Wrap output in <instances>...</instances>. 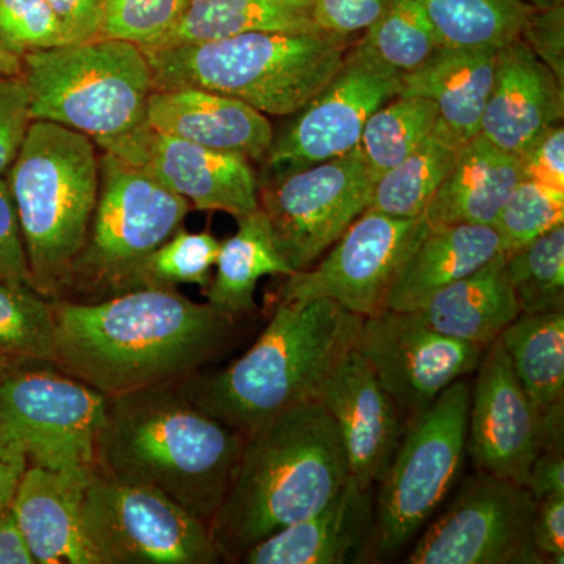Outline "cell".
Segmentation results:
<instances>
[{
  "instance_id": "obj_1",
  "label": "cell",
  "mask_w": 564,
  "mask_h": 564,
  "mask_svg": "<svg viewBox=\"0 0 564 564\" xmlns=\"http://www.w3.org/2000/svg\"><path fill=\"white\" fill-rule=\"evenodd\" d=\"M234 321L180 289H137L96 303L52 300V364L109 399L180 384L225 350Z\"/></svg>"
},
{
  "instance_id": "obj_2",
  "label": "cell",
  "mask_w": 564,
  "mask_h": 564,
  "mask_svg": "<svg viewBox=\"0 0 564 564\" xmlns=\"http://www.w3.org/2000/svg\"><path fill=\"white\" fill-rule=\"evenodd\" d=\"M243 441L181 383L159 386L109 399L96 469L155 489L210 524Z\"/></svg>"
},
{
  "instance_id": "obj_3",
  "label": "cell",
  "mask_w": 564,
  "mask_h": 564,
  "mask_svg": "<svg viewBox=\"0 0 564 564\" xmlns=\"http://www.w3.org/2000/svg\"><path fill=\"white\" fill-rule=\"evenodd\" d=\"M348 466L322 400L299 404L245 436L228 491L209 529L221 556L245 551L332 502L347 484Z\"/></svg>"
},
{
  "instance_id": "obj_4",
  "label": "cell",
  "mask_w": 564,
  "mask_h": 564,
  "mask_svg": "<svg viewBox=\"0 0 564 564\" xmlns=\"http://www.w3.org/2000/svg\"><path fill=\"white\" fill-rule=\"evenodd\" d=\"M362 322L329 300L278 302L250 350L220 372L188 378L182 389L248 436L284 411L321 400L334 369L356 347Z\"/></svg>"
},
{
  "instance_id": "obj_5",
  "label": "cell",
  "mask_w": 564,
  "mask_h": 564,
  "mask_svg": "<svg viewBox=\"0 0 564 564\" xmlns=\"http://www.w3.org/2000/svg\"><path fill=\"white\" fill-rule=\"evenodd\" d=\"M33 120L57 122L84 133L132 165L150 150L148 109L154 91L147 55L128 41L96 39L22 57Z\"/></svg>"
},
{
  "instance_id": "obj_6",
  "label": "cell",
  "mask_w": 564,
  "mask_h": 564,
  "mask_svg": "<svg viewBox=\"0 0 564 564\" xmlns=\"http://www.w3.org/2000/svg\"><path fill=\"white\" fill-rule=\"evenodd\" d=\"M350 39L317 32H252L141 50L154 90L203 88L231 96L263 115L291 117L343 68Z\"/></svg>"
},
{
  "instance_id": "obj_7",
  "label": "cell",
  "mask_w": 564,
  "mask_h": 564,
  "mask_svg": "<svg viewBox=\"0 0 564 564\" xmlns=\"http://www.w3.org/2000/svg\"><path fill=\"white\" fill-rule=\"evenodd\" d=\"M20 223L31 284L65 299L99 195V155L84 133L33 120L6 176Z\"/></svg>"
},
{
  "instance_id": "obj_8",
  "label": "cell",
  "mask_w": 564,
  "mask_h": 564,
  "mask_svg": "<svg viewBox=\"0 0 564 564\" xmlns=\"http://www.w3.org/2000/svg\"><path fill=\"white\" fill-rule=\"evenodd\" d=\"M191 209L150 170L99 154L98 203L63 300L96 303L143 289L152 252L180 231Z\"/></svg>"
},
{
  "instance_id": "obj_9",
  "label": "cell",
  "mask_w": 564,
  "mask_h": 564,
  "mask_svg": "<svg viewBox=\"0 0 564 564\" xmlns=\"http://www.w3.org/2000/svg\"><path fill=\"white\" fill-rule=\"evenodd\" d=\"M109 397L52 362L0 373V441L28 466L95 473Z\"/></svg>"
},
{
  "instance_id": "obj_10",
  "label": "cell",
  "mask_w": 564,
  "mask_h": 564,
  "mask_svg": "<svg viewBox=\"0 0 564 564\" xmlns=\"http://www.w3.org/2000/svg\"><path fill=\"white\" fill-rule=\"evenodd\" d=\"M470 386L455 381L415 415L381 478L375 551L391 555L410 543L444 502L462 473Z\"/></svg>"
},
{
  "instance_id": "obj_11",
  "label": "cell",
  "mask_w": 564,
  "mask_h": 564,
  "mask_svg": "<svg viewBox=\"0 0 564 564\" xmlns=\"http://www.w3.org/2000/svg\"><path fill=\"white\" fill-rule=\"evenodd\" d=\"M95 564H215L209 524L148 486L96 469L82 505Z\"/></svg>"
},
{
  "instance_id": "obj_12",
  "label": "cell",
  "mask_w": 564,
  "mask_h": 564,
  "mask_svg": "<svg viewBox=\"0 0 564 564\" xmlns=\"http://www.w3.org/2000/svg\"><path fill=\"white\" fill-rule=\"evenodd\" d=\"M377 181L356 147L340 158L259 185V207L293 272L310 269L369 209Z\"/></svg>"
},
{
  "instance_id": "obj_13",
  "label": "cell",
  "mask_w": 564,
  "mask_h": 564,
  "mask_svg": "<svg viewBox=\"0 0 564 564\" xmlns=\"http://www.w3.org/2000/svg\"><path fill=\"white\" fill-rule=\"evenodd\" d=\"M426 231L429 226L421 217L395 218L366 210L317 267L284 276L276 300H329L362 318L384 313L397 274Z\"/></svg>"
},
{
  "instance_id": "obj_14",
  "label": "cell",
  "mask_w": 564,
  "mask_h": 564,
  "mask_svg": "<svg viewBox=\"0 0 564 564\" xmlns=\"http://www.w3.org/2000/svg\"><path fill=\"white\" fill-rule=\"evenodd\" d=\"M536 500L525 486L477 473L419 538L410 564H536L532 521Z\"/></svg>"
},
{
  "instance_id": "obj_15",
  "label": "cell",
  "mask_w": 564,
  "mask_h": 564,
  "mask_svg": "<svg viewBox=\"0 0 564 564\" xmlns=\"http://www.w3.org/2000/svg\"><path fill=\"white\" fill-rule=\"evenodd\" d=\"M399 91V77L350 47L334 79L273 137L261 161L259 185L355 150L370 115Z\"/></svg>"
},
{
  "instance_id": "obj_16",
  "label": "cell",
  "mask_w": 564,
  "mask_h": 564,
  "mask_svg": "<svg viewBox=\"0 0 564 564\" xmlns=\"http://www.w3.org/2000/svg\"><path fill=\"white\" fill-rule=\"evenodd\" d=\"M356 348L397 410L415 415L441 392L475 372L485 348L433 332L411 313L364 318Z\"/></svg>"
},
{
  "instance_id": "obj_17",
  "label": "cell",
  "mask_w": 564,
  "mask_h": 564,
  "mask_svg": "<svg viewBox=\"0 0 564 564\" xmlns=\"http://www.w3.org/2000/svg\"><path fill=\"white\" fill-rule=\"evenodd\" d=\"M485 350L470 388L466 454L477 473L525 486L544 447L543 419L519 384L500 340Z\"/></svg>"
},
{
  "instance_id": "obj_18",
  "label": "cell",
  "mask_w": 564,
  "mask_h": 564,
  "mask_svg": "<svg viewBox=\"0 0 564 564\" xmlns=\"http://www.w3.org/2000/svg\"><path fill=\"white\" fill-rule=\"evenodd\" d=\"M321 400L339 433L348 475L369 491L384 477L402 440L395 403L356 347L334 369Z\"/></svg>"
},
{
  "instance_id": "obj_19",
  "label": "cell",
  "mask_w": 564,
  "mask_h": 564,
  "mask_svg": "<svg viewBox=\"0 0 564 564\" xmlns=\"http://www.w3.org/2000/svg\"><path fill=\"white\" fill-rule=\"evenodd\" d=\"M564 117V87L519 39L497 52L480 135L516 158Z\"/></svg>"
},
{
  "instance_id": "obj_20",
  "label": "cell",
  "mask_w": 564,
  "mask_h": 564,
  "mask_svg": "<svg viewBox=\"0 0 564 564\" xmlns=\"http://www.w3.org/2000/svg\"><path fill=\"white\" fill-rule=\"evenodd\" d=\"M143 166L193 209L226 212L236 220L259 209V180L243 155L154 131Z\"/></svg>"
},
{
  "instance_id": "obj_21",
  "label": "cell",
  "mask_w": 564,
  "mask_h": 564,
  "mask_svg": "<svg viewBox=\"0 0 564 564\" xmlns=\"http://www.w3.org/2000/svg\"><path fill=\"white\" fill-rule=\"evenodd\" d=\"M91 475L25 467L10 505L36 564H95L82 522Z\"/></svg>"
},
{
  "instance_id": "obj_22",
  "label": "cell",
  "mask_w": 564,
  "mask_h": 564,
  "mask_svg": "<svg viewBox=\"0 0 564 564\" xmlns=\"http://www.w3.org/2000/svg\"><path fill=\"white\" fill-rule=\"evenodd\" d=\"M151 128L209 150L261 162L272 144V122L239 99L203 88L154 90L148 109Z\"/></svg>"
},
{
  "instance_id": "obj_23",
  "label": "cell",
  "mask_w": 564,
  "mask_h": 564,
  "mask_svg": "<svg viewBox=\"0 0 564 564\" xmlns=\"http://www.w3.org/2000/svg\"><path fill=\"white\" fill-rule=\"evenodd\" d=\"M370 489L348 477L340 492L318 513L284 527L251 545L245 564H343L372 532Z\"/></svg>"
},
{
  "instance_id": "obj_24",
  "label": "cell",
  "mask_w": 564,
  "mask_h": 564,
  "mask_svg": "<svg viewBox=\"0 0 564 564\" xmlns=\"http://www.w3.org/2000/svg\"><path fill=\"white\" fill-rule=\"evenodd\" d=\"M522 181L519 158L478 133L463 144L451 172L422 214L430 229L492 226L516 185Z\"/></svg>"
},
{
  "instance_id": "obj_25",
  "label": "cell",
  "mask_w": 564,
  "mask_h": 564,
  "mask_svg": "<svg viewBox=\"0 0 564 564\" xmlns=\"http://www.w3.org/2000/svg\"><path fill=\"white\" fill-rule=\"evenodd\" d=\"M497 52L491 47H445L433 52L421 68L400 79L399 96H421L437 107L444 122L462 143L480 133L494 77Z\"/></svg>"
},
{
  "instance_id": "obj_26",
  "label": "cell",
  "mask_w": 564,
  "mask_h": 564,
  "mask_svg": "<svg viewBox=\"0 0 564 564\" xmlns=\"http://www.w3.org/2000/svg\"><path fill=\"white\" fill-rule=\"evenodd\" d=\"M411 314L443 336L489 347L521 315L505 273V256L441 289Z\"/></svg>"
},
{
  "instance_id": "obj_27",
  "label": "cell",
  "mask_w": 564,
  "mask_h": 564,
  "mask_svg": "<svg viewBox=\"0 0 564 564\" xmlns=\"http://www.w3.org/2000/svg\"><path fill=\"white\" fill-rule=\"evenodd\" d=\"M502 254L492 226L455 225L426 231L397 274L388 311L411 313L452 282Z\"/></svg>"
},
{
  "instance_id": "obj_28",
  "label": "cell",
  "mask_w": 564,
  "mask_h": 564,
  "mask_svg": "<svg viewBox=\"0 0 564 564\" xmlns=\"http://www.w3.org/2000/svg\"><path fill=\"white\" fill-rule=\"evenodd\" d=\"M499 340L519 384L540 411L545 444L563 443L564 311L521 314Z\"/></svg>"
},
{
  "instance_id": "obj_29",
  "label": "cell",
  "mask_w": 564,
  "mask_h": 564,
  "mask_svg": "<svg viewBox=\"0 0 564 564\" xmlns=\"http://www.w3.org/2000/svg\"><path fill=\"white\" fill-rule=\"evenodd\" d=\"M237 223V232L221 242L215 262L217 273L203 291L207 303L232 317L258 310L254 296L261 278L293 273L274 243L272 228L261 207Z\"/></svg>"
},
{
  "instance_id": "obj_30",
  "label": "cell",
  "mask_w": 564,
  "mask_h": 564,
  "mask_svg": "<svg viewBox=\"0 0 564 564\" xmlns=\"http://www.w3.org/2000/svg\"><path fill=\"white\" fill-rule=\"evenodd\" d=\"M313 6L314 0H191L176 28L151 50L252 32H317Z\"/></svg>"
},
{
  "instance_id": "obj_31",
  "label": "cell",
  "mask_w": 564,
  "mask_h": 564,
  "mask_svg": "<svg viewBox=\"0 0 564 564\" xmlns=\"http://www.w3.org/2000/svg\"><path fill=\"white\" fill-rule=\"evenodd\" d=\"M462 147V141L437 118L429 139L377 181L367 210L395 218L422 217Z\"/></svg>"
},
{
  "instance_id": "obj_32",
  "label": "cell",
  "mask_w": 564,
  "mask_h": 564,
  "mask_svg": "<svg viewBox=\"0 0 564 564\" xmlns=\"http://www.w3.org/2000/svg\"><path fill=\"white\" fill-rule=\"evenodd\" d=\"M441 46L500 50L521 39L536 10L527 0H419Z\"/></svg>"
},
{
  "instance_id": "obj_33",
  "label": "cell",
  "mask_w": 564,
  "mask_h": 564,
  "mask_svg": "<svg viewBox=\"0 0 564 564\" xmlns=\"http://www.w3.org/2000/svg\"><path fill=\"white\" fill-rule=\"evenodd\" d=\"M440 46L419 0H389L380 18L355 44L369 61L399 79L421 68Z\"/></svg>"
},
{
  "instance_id": "obj_34",
  "label": "cell",
  "mask_w": 564,
  "mask_h": 564,
  "mask_svg": "<svg viewBox=\"0 0 564 564\" xmlns=\"http://www.w3.org/2000/svg\"><path fill=\"white\" fill-rule=\"evenodd\" d=\"M437 107L421 96H395L370 115L364 126L358 150L380 180L403 161L436 126Z\"/></svg>"
},
{
  "instance_id": "obj_35",
  "label": "cell",
  "mask_w": 564,
  "mask_h": 564,
  "mask_svg": "<svg viewBox=\"0 0 564 564\" xmlns=\"http://www.w3.org/2000/svg\"><path fill=\"white\" fill-rule=\"evenodd\" d=\"M52 362V300L28 284H0V373Z\"/></svg>"
},
{
  "instance_id": "obj_36",
  "label": "cell",
  "mask_w": 564,
  "mask_h": 564,
  "mask_svg": "<svg viewBox=\"0 0 564 564\" xmlns=\"http://www.w3.org/2000/svg\"><path fill=\"white\" fill-rule=\"evenodd\" d=\"M505 273L521 314L564 311V225L505 256Z\"/></svg>"
},
{
  "instance_id": "obj_37",
  "label": "cell",
  "mask_w": 564,
  "mask_h": 564,
  "mask_svg": "<svg viewBox=\"0 0 564 564\" xmlns=\"http://www.w3.org/2000/svg\"><path fill=\"white\" fill-rule=\"evenodd\" d=\"M564 225V191L522 180L508 196L492 228L508 256Z\"/></svg>"
},
{
  "instance_id": "obj_38",
  "label": "cell",
  "mask_w": 564,
  "mask_h": 564,
  "mask_svg": "<svg viewBox=\"0 0 564 564\" xmlns=\"http://www.w3.org/2000/svg\"><path fill=\"white\" fill-rule=\"evenodd\" d=\"M221 242L210 232L180 229L158 248L144 270V288L180 289V285H209L212 267Z\"/></svg>"
},
{
  "instance_id": "obj_39",
  "label": "cell",
  "mask_w": 564,
  "mask_h": 564,
  "mask_svg": "<svg viewBox=\"0 0 564 564\" xmlns=\"http://www.w3.org/2000/svg\"><path fill=\"white\" fill-rule=\"evenodd\" d=\"M188 6L191 0H104L99 39L128 41L151 50L176 28Z\"/></svg>"
},
{
  "instance_id": "obj_40",
  "label": "cell",
  "mask_w": 564,
  "mask_h": 564,
  "mask_svg": "<svg viewBox=\"0 0 564 564\" xmlns=\"http://www.w3.org/2000/svg\"><path fill=\"white\" fill-rule=\"evenodd\" d=\"M0 40L20 57L68 46L47 0H0Z\"/></svg>"
},
{
  "instance_id": "obj_41",
  "label": "cell",
  "mask_w": 564,
  "mask_h": 564,
  "mask_svg": "<svg viewBox=\"0 0 564 564\" xmlns=\"http://www.w3.org/2000/svg\"><path fill=\"white\" fill-rule=\"evenodd\" d=\"M33 118L28 85L21 76H0V180L20 154Z\"/></svg>"
},
{
  "instance_id": "obj_42",
  "label": "cell",
  "mask_w": 564,
  "mask_h": 564,
  "mask_svg": "<svg viewBox=\"0 0 564 564\" xmlns=\"http://www.w3.org/2000/svg\"><path fill=\"white\" fill-rule=\"evenodd\" d=\"M521 39L564 87V3L534 10Z\"/></svg>"
},
{
  "instance_id": "obj_43",
  "label": "cell",
  "mask_w": 564,
  "mask_h": 564,
  "mask_svg": "<svg viewBox=\"0 0 564 564\" xmlns=\"http://www.w3.org/2000/svg\"><path fill=\"white\" fill-rule=\"evenodd\" d=\"M389 0H314L313 18L318 31L350 39L380 18Z\"/></svg>"
},
{
  "instance_id": "obj_44",
  "label": "cell",
  "mask_w": 564,
  "mask_h": 564,
  "mask_svg": "<svg viewBox=\"0 0 564 564\" xmlns=\"http://www.w3.org/2000/svg\"><path fill=\"white\" fill-rule=\"evenodd\" d=\"M0 284L32 288L20 223L7 180H0Z\"/></svg>"
},
{
  "instance_id": "obj_45",
  "label": "cell",
  "mask_w": 564,
  "mask_h": 564,
  "mask_svg": "<svg viewBox=\"0 0 564 564\" xmlns=\"http://www.w3.org/2000/svg\"><path fill=\"white\" fill-rule=\"evenodd\" d=\"M522 180L564 191V129L552 126L519 155Z\"/></svg>"
},
{
  "instance_id": "obj_46",
  "label": "cell",
  "mask_w": 564,
  "mask_h": 564,
  "mask_svg": "<svg viewBox=\"0 0 564 564\" xmlns=\"http://www.w3.org/2000/svg\"><path fill=\"white\" fill-rule=\"evenodd\" d=\"M534 547L543 555L544 562H564V494L536 500L532 521Z\"/></svg>"
},
{
  "instance_id": "obj_47",
  "label": "cell",
  "mask_w": 564,
  "mask_h": 564,
  "mask_svg": "<svg viewBox=\"0 0 564 564\" xmlns=\"http://www.w3.org/2000/svg\"><path fill=\"white\" fill-rule=\"evenodd\" d=\"M65 33L66 44L101 36L104 0H47Z\"/></svg>"
},
{
  "instance_id": "obj_48",
  "label": "cell",
  "mask_w": 564,
  "mask_h": 564,
  "mask_svg": "<svg viewBox=\"0 0 564 564\" xmlns=\"http://www.w3.org/2000/svg\"><path fill=\"white\" fill-rule=\"evenodd\" d=\"M525 488L534 500L564 494L563 445H552L540 452L527 477Z\"/></svg>"
},
{
  "instance_id": "obj_49",
  "label": "cell",
  "mask_w": 564,
  "mask_h": 564,
  "mask_svg": "<svg viewBox=\"0 0 564 564\" xmlns=\"http://www.w3.org/2000/svg\"><path fill=\"white\" fill-rule=\"evenodd\" d=\"M0 564H36L22 538L11 505L0 507Z\"/></svg>"
},
{
  "instance_id": "obj_50",
  "label": "cell",
  "mask_w": 564,
  "mask_h": 564,
  "mask_svg": "<svg viewBox=\"0 0 564 564\" xmlns=\"http://www.w3.org/2000/svg\"><path fill=\"white\" fill-rule=\"evenodd\" d=\"M25 467L28 459L24 455L0 441V507L13 500Z\"/></svg>"
},
{
  "instance_id": "obj_51",
  "label": "cell",
  "mask_w": 564,
  "mask_h": 564,
  "mask_svg": "<svg viewBox=\"0 0 564 564\" xmlns=\"http://www.w3.org/2000/svg\"><path fill=\"white\" fill-rule=\"evenodd\" d=\"M22 57L11 52L0 40V76H21Z\"/></svg>"
},
{
  "instance_id": "obj_52",
  "label": "cell",
  "mask_w": 564,
  "mask_h": 564,
  "mask_svg": "<svg viewBox=\"0 0 564 564\" xmlns=\"http://www.w3.org/2000/svg\"><path fill=\"white\" fill-rule=\"evenodd\" d=\"M527 2L532 3L536 9H549L556 3H563V0H527Z\"/></svg>"
}]
</instances>
